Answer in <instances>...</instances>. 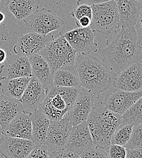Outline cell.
<instances>
[{
	"label": "cell",
	"mask_w": 142,
	"mask_h": 158,
	"mask_svg": "<svg viewBox=\"0 0 142 158\" xmlns=\"http://www.w3.org/2000/svg\"><path fill=\"white\" fill-rule=\"evenodd\" d=\"M80 158H108L105 148L94 144L81 155Z\"/></svg>",
	"instance_id": "cell-30"
},
{
	"label": "cell",
	"mask_w": 142,
	"mask_h": 158,
	"mask_svg": "<svg viewBox=\"0 0 142 158\" xmlns=\"http://www.w3.org/2000/svg\"><path fill=\"white\" fill-rule=\"evenodd\" d=\"M104 148L108 158H126L127 150L125 147L110 143Z\"/></svg>",
	"instance_id": "cell-29"
},
{
	"label": "cell",
	"mask_w": 142,
	"mask_h": 158,
	"mask_svg": "<svg viewBox=\"0 0 142 158\" xmlns=\"http://www.w3.org/2000/svg\"><path fill=\"white\" fill-rule=\"evenodd\" d=\"M6 13L0 10V37L2 40L6 39L10 35L12 29V23L7 19Z\"/></svg>",
	"instance_id": "cell-31"
},
{
	"label": "cell",
	"mask_w": 142,
	"mask_h": 158,
	"mask_svg": "<svg viewBox=\"0 0 142 158\" xmlns=\"http://www.w3.org/2000/svg\"><path fill=\"white\" fill-rule=\"evenodd\" d=\"M46 60L53 73L63 66L75 64L76 51L63 35L51 40L39 53Z\"/></svg>",
	"instance_id": "cell-5"
},
{
	"label": "cell",
	"mask_w": 142,
	"mask_h": 158,
	"mask_svg": "<svg viewBox=\"0 0 142 158\" xmlns=\"http://www.w3.org/2000/svg\"><path fill=\"white\" fill-rule=\"evenodd\" d=\"M75 65L81 87L92 93L95 100L113 86L117 75L98 51L77 53Z\"/></svg>",
	"instance_id": "cell-2"
},
{
	"label": "cell",
	"mask_w": 142,
	"mask_h": 158,
	"mask_svg": "<svg viewBox=\"0 0 142 158\" xmlns=\"http://www.w3.org/2000/svg\"><path fill=\"white\" fill-rule=\"evenodd\" d=\"M38 9L35 0H9L7 10L17 20L23 21Z\"/></svg>",
	"instance_id": "cell-25"
},
{
	"label": "cell",
	"mask_w": 142,
	"mask_h": 158,
	"mask_svg": "<svg viewBox=\"0 0 142 158\" xmlns=\"http://www.w3.org/2000/svg\"><path fill=\"white\" fill-rule=\"evenodd\" d=\"M28 58L32 76L37 79L44 88L49 89L53 86V74L46 60L40 54L30 56Z\"/></svg>",
	"instance_id": "cell-20"
},
{
	"label": "cell",
	"mask_w": 142,
	"mask_h": 158,
	"mask_svg": "<svg viewBox=\"0 0 142 158\" xmlns=\"http://www.w3.org/2000/svg\"><path fill=\"white\" fill-rule=\"evenodd\" d=\"M142 122V99H139L121 115L120 125L134 126Z\"/></svg>",
	"instance_id": "cell-26"
},
{
	"label": "cell",
	"mask_w": 142,
	"mask_h": 158,
	"mask_svg": "<svg viewBox=\"0 0 142 158\" xmlns=\"http://www.w3.org/2000/svg\"><path fill=\"white\" fill-rule=\"evenodd\" d=\"M25 158H49V156L46 146L43 144L35 145L28 156Z\"/></svg>",
	"instance_id": "cell-33"
},
{
	"label": "cell",
	"mask_w": 142,
	"mask_h": 158,
	"mask_svg": "<svg viewBox=\"0 0 142 158\" xmlns=\"http://www.w3.org/2000/svg\"><path fill=\"white\" fill-rule=\"evenodd\" d=\"M7 58V51L4 49L0 48V65H1Z\"/></svg>",
	"instance_id": "cell-39"
},
{
	"label": "cell",
	"mask_w": 142,
	"mask_h": 158,
	"mask_svg": "<svg viewBox=\"0 0 142 158\" xmlns=\"http://www.w3.org/2000/svg\"><path fill=\"white\" fill-rule=\"evenodd\" d=\"M2 127H1V126L0 125V137L2 135Z\"/></svg>",
	"instance_id": "cell-40"
},
{
	"label": "cell",
	"mask_w": 142,
	"mask_h": 158,
	"mask_svg": "<svg viewBox=\"0 0 142 158\" xmlns=\"http://www.w3.org/2000/svg\"><path fill=\"white\" fill-rule=\"evenodd\" d=\"M22 111L20 100L0 95V125L2 130Z\"/></svg>",
	"instance_id": "cell-22"
},
{
	"label": "cell",
	"mask_w": 142,
	"mask_h": 158,
	"mask_svg": "<svg viewBox=\"0 0 142 158\" xmlns=\"http://www.w3.org/2000/svg\"><path fill=\"white\" fill-rule=\"evenodd\" d=\"M142 97V91L128 92L112 86L96 100L101 101L109 110L122 115Z\"/></svg>",
	"instance_id": "cell-8"
},
{
	"label": "cell",
	"mask_w": 142,
	"mask_h": 158,
	"mask_svg": "<svg viewBox=\"0 0 142 158\" xmlns=\"http://www.w3.org/2000/svg\"><path fill=\"white\" fill-rule=\"evenodd\" d=\"M53 39H55L54 36L51 33L41 34L35 32H28L20 36L12 51L29 57L39 54L47 44Z\"/></svg>",
	"instance_id": "cell-12"
},
{
	"label": "cell",
	"mask_w": 142,
	"mask_h": 158,
	"mask_svg": "<svg viewBox=\"0 0 142 158\" xmlns=\"http://www.w3.org/2000/svg\"><path fill=\"white\" fill-rule=\"evenodd\" d=\"M32 113L22 111L2 130V135L32 140Z\"/></svg>",
	"instance_id": "cell-18"
},
{
	"label": "cell",
	"mask_w": 142,
	"mask_h": 158,
	"mask_svg": "<svg viewBox=\"0 0 142 158\" xmlns=\"http://www.w3.org/2000/svg\"><path fill=\"white\" fill-rule=\"evenodd\" d=\"M1 94H2V92H1V87H0V95H1Z\"/></svg>",
	"instance_id": "cell-42"
},
{
	"label": "cell",
	"mask_w": 142,
	"mask_h": 158,
	"mask_svg": "<svg viewBox=\"0 0 142 158\" xmlns=\"http://www.w3.org/2000/svg\"><path fill=\"white\" fill-rule=\"evenodd\" d=\"M86 122L94 143L105 148L111 143L113 135L121 123V115L107 109L101 101L96 100Z\"/></svg>",
	"instance_id": "cell-3"
},
{
	"label": "cell",
	"mask_w": 142,
	"mask_h": 158,
	"mask_svg": "<svg viewBox=\"0 0 142 158\" xmlns=\"http://www.w3.org/2000/svg\"><path fill=\"white\" fill-rule=\"evenodd\" d=\"M71 15L76 20H79L82 17H87L91 19L92 18V9L89 5L81 4H78L71 12Z\"/></svg>",
	"instance_id": "cell-32"
},
{
	"label": "cell",
	"mask_w": 142,
	"mask_h": 158,
	"mask_svg": "<svg viewBox=\"0 0 142 158\" xmlns=\"http://www.w3.org/2000/svg\"><path fill=\"white\" fill-rule=\"evenodd\" d=\"M23 22L28 32L41 34L61 31L64 26L63 20L61 17L47 8L37 9Z\"/></svg>",
	"instance_id": "cell-7"
},
{
	"label": "cell",
	"mask_w": 142,
	"mask_h": 158,
	"mask_svg": "<svg viewBox=\"0 0 142 158\" xmlns=\"http://www.w3.org/2000/svg\"><path fill=\"white\" fill-rule=\"evenodd\" d=\"M126 158H142V148L127 150Z\"/></svg>",
	"instance_id": "cell-35"
},
{
	"label": "cell",
	"mask_w": 142,
	"mask_h": 158,
	"mask_svg": "<svg viewBox=\"0 0 142 158\" xmlns=\"http://www.w3.org/2000/svg\"><path fill=\"white\" fill-rule=\"evenodd\" d=\"M32 140L35 145L44 144L50 120L38 110L32 113Z\"/></svg>",
	"instance_id": "cell-23"
},
{
	"label": "cell",
	"mask_w": 142,
	"mask_h": 158,
	"mask_svg": "<svg viewBox=\"0 0 142 158\" xmlns=\"http://www.w3.org/2000/svg\"><path fill=\"white\" fill-rule=\"evenodd\" d=\"M48 89L44 88L39 81L32 76L20 99L24 111L32 113L37 110Z\"/></svg>",
	"instance_id": "cell-16"
},
{
	"label": "cell",
	"mask_w": 142,
	"mask_h": 158,
	"mask_svg": "<svg viewBox=\"0 0 142 158\" xmlns=\"http://www.w3.org/2000/svg\"><path fill=\"white\" fill-rule=\"evenodd\" d=\"M0 77L7 79L32 77L28 57L13 51H7V58L0 65Z\"/></svg>",
	"instance_id": "cell-10"
},
{
	"label": "cell",
	"mask_w": 142,
	"mask_h": 158,
	"mask_svg": "<svg viewBox=\"0 0 142 158\" xmlns=\"http://www.w3.org/2000/svg\"><path fill=\"white\" fill-rule=\"evenodd\" d=\"M142 123L132 126L130 138L125 145L126 150L142 148Z\"/></svg>",
	"instance_id": "cell-28"
},
{
	"label": "cell",
	"mask_w": 142,
	"mask_h": 158,
	"mask_svg": "<svg viewBox=\"0 0 142 158\" xmlns=\"http://www.w3.org/2000/svg\"><path fill=\"white\" fill-rule=\"evenodd\" d=\"M92 18L90 27L96 32L109 35L119 26V18L114 0L91 6Z\"/></svg>",
	"instance_id": "cell-6"
},
{
	"label": "cell",
	"mask_w": 142,
	"mask_h": 158,
	"mask_svg": "<svg viewBox=\"0 0 142 158\" xmlns=\"http://www.w3.org/2000/svg\"><path fill=\"white\" fill-rule=\"evenodd\" d=\"M96 31L90 26L78 27L63 34L72 48L79 54L97 52V43L94 42Z\"/></svg>",
	"instance_id": "cell-11"
},
{
	"label": "cell",
	"mask_w": 142,
	"mask_h": 158,
	"mask_svg": "<svg viewBox=\"0 0 142 158\" xmlns=\"http://www.w3.org/2000/svg\"><path fill=\"white\" fill-rule=\"evenodd\" d=\"M95 99L88 90L81 87L68 115L73 126L86 122L95 105Z\"/></svg>",
	"instance_id": "cell-15"
},
{
	"label": "cell",
	"mask_w": 142,
	"mask_h": 158,
	"mask_svg": "<svg viewBox=\"0 0 142 158\" xmlns=\"http://www.w3.org/2000/svg\"><path fill=\"white\" fill-rule=\"evenodd\" d=\"M72 127L68 116L59 120L50 121L44 142L48 153L65 148Z\"/></svg>",
	"instance_id": "cell-9"
},
{
	"label": "cell",
	"mask_w": 142,
	"mask_h": 158,
	"mask_svg": "<svg viewBox=\"0 0 142 158\" xmlns=\"http://www.w3.org/2000/svg\"><path fill=\"white\" fill-rule=\"evenodd\" d=\"M109 1H112V0H78V5L81 4H87V5H89L91 6L92 5L101 4L103 2H108Z\"/></svg>",
	"instance_id": "cell-37"
},
{
	"label": "cell",
	"mask_w": 142,
	"mask_h": 158,
	"mask_svg": "<svg viewBox=\"0 0 142 158\" xmlns=\"http://www.w3.org/2000/svg\"><path fill=\"white\" fill-rule=\"evenodd\" d=\"M9 0H0V10L2 12H7V4Z\"/></svg>",
	"instance_id": "cell-38"
},
{
	"label": "cell",
	"mask_w": 142,
	"mask_h": 158,
	"mask_svg": "<svg viewBox=\"0 0 142 158\" xmlns=\"http://www.w3.org/2000/svg\"><path fill=\"white\" fill-rule=\"evenodd\" d=\"M141 18L134 27L119 26L106 40V46L98 50L115 73L142 62Z\"/></svg>",
	"instance_id": "cell-1"
},
{
	"label": "cell",
	"mask_w": 142,
	"mask_h": 158,
	"mask_svg": "<svg viewBox=\"0 0 142 158\" xmlns=\"http://www.w3.org/2000/svg\"><path fill=\"white\" fill-rule=\"evenodd\" d=\"M132 126L120 125L113 135L110 143L125 147L130 138Z\"/></svg>",
	"instance_id": "cell-27"
},
{
	"label": "cell",
	"mask_w": 142,
	"mask_h": 158,
	"mask_svg": "<svg viewBox=\"0 0 142 158\" xmlns=\"http://www.w3.org/2000/svg\"><path fill=\"white\" fill-rule=\"evenodd\" d=\"M137 1H139L140 3H141L142 4V0H137Z\"/></svg>",
	"instance_id": "cell-41"
},
{
	"label": "cell",
	"mask_w": 142,
	"mask_h": 158,
	"mask_svg": "<svg viewBox=\"0 0 142 158\" xmlns=\"http://www.w3.org/2000/svg\"><path fill=\"white\" fill-rule=\"evenodd\" d=\"M31 78L32 77L7 79L0 77V87L2 94L20 100Z\"/></svg>",
	"instance_id": "cell-24"
},
{
	"label": "cell",
	"mask_w": 142,
	"mask_h": 158,
	"mask_svg": "<svg viewBox=\"0 0 142 158\" xmlns=\"http://www.w3.org/2000/svg\"><path fill=\"white\" fill-rule=\"evenodd\" d=\"M94 144L86 121L73 126L65 148L81 155Z\"/></svg>",
	"instance_id": "cell-17"
},
{
	"label": "cell",
	"mask_w": 142,
	"mask_h": 158,
	"mask_svg": "<svg viewBox=\"0 0 142 158\" xmlns=\"http://www.w3.org/2000/svg\"><path fill=\"white\" fill-rule=\"evenodd\" d=\"M115 1L119 14V26H135L141 18L142 4L137 0H115Z\"/></svg>",
	"instance_id": "cell-19"
},
{
	"label": "cell",
	"mask_w": 142,
	"mask_h": 158,
	"mask_svg": "<svg viewBox=\"0 0 142 158\" xmlns=\"http://www.w3.org/2000/svg\"><path fill=\"white\" fill-rule=\"evenodd\" d=\"M91 22V19L87 17H83L81 18L79 20L76 21V23L79 27H87L90 26Z\"/></svg>",
	"instance_id": "cell-36"
},
{
	"label": "cell",
	"mask_w": 142,
	"mask_h": 158,
	"mask_svg": "<svg viewBox=\"0 0 142 158\" xmlns=\"http://www.w3.org/2000/svg\"><path fill=\"white\" fill-rule=\"evenodd\" d=\"M113 86L128 92L142 91V62L133 64L117 74Z\"/></svg>",
	"instance_id": "cell-13"
},
{
	"label": "cell",
	"mask_w": 142,
	"mask_h": 158,
	"mask_svg": "<svg viewBox=\"0 0 142 158\" xmlns=\"http://www.w3.org/2000/svg\"><path fill=\"white\" fill-rule=\"evenodd\" d=\"M49 158H80L79 154L63 148L48 153Z\"/></svg>",
	"instance_id": "cell-34"
},
{
	"label": "cell",
	"mask_w": 142,
	"mask_h": 158,
	"mask_svg": "<svg viewBox=\"0 0 142 158\" xmlns=\"http://www.w3.org/2000/svg\"><path fill=\"white\" fill-rule=\"evenodd\" d=\"M32 140L1 135L0 155L4 158H25L35 147Z\"/></svg>",
	"instance_id": "cell-14"
},
{
	"label": "cell",
	"mask_w": 142,
	"mask_h": 158,
	"mask_svg": "<svg viewBox=\"0 0 142 158\" xmlns=\"http://www.w3.org/2000/svg\"><path fill=\"white\" fill-rule=\"evenodd\" d=\"M53 86L56 87L81 88L79 77L75 65L63 66L55 71L53 76Z\"/></svg>",
	"instance_id": "cell-21"
},
{
	"label": "cell",
	"mask_w": 142,
	"mask_h": 158,
	"mask_svg": "<svg viewBox=\"0 0 142 158\" xmlns=\"http://www.w3.org/2000/svg\"><path fill=\"white\" fill-rule=\"evenodd\" d=\"M81 88L52 86L42 102L38 110L50 121L67 116L81 91Z\"/></svg>",
	"instance_id": "cell-4"
}]
</instances>
